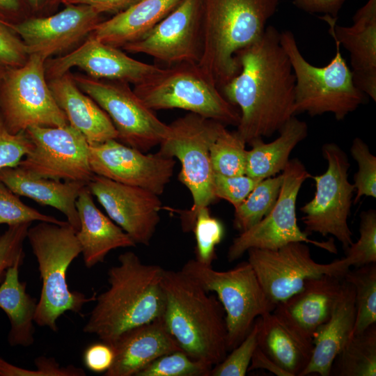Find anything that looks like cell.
<instances>
[{"label":"cell","mask_w":376,"mask_h":376,"mask_svg":"<svg viewBox=\"0 0 376 376\" xmlns=\"http://www.w3.org/2000/svg\"><path fill=\"white\" fill-rule=\"evenodd\" d=\"M308 125L295 116L291 117L279 130V136L269 143L256 139L249 143L245 174L263 180L283 171L290 155L297 145L308 136Z\"/></svg>","instance_id":"f546056e"},{"label":"cell","mask_w":376,"mask_h":376,"mask_svg":"<svg viewBox=\"0 0 376 376\" xmlns=\"http://www.w3.org/2000/svg\"><path fill=\"white\" fill-rule=\"evenodd\" d=\"M345 0H294L300 9L310 13H324L334 18L338 14Z\"/></svg>","instance_id":"f907efd6"},{"label":"cell","mask_w":376,"mask_h":376,"mask_svg":"<svg viewBox=\"0 0 376 376\" xmlns=\"http://www.w3.org/2000/svg\"><path fill=\"white\" fill-rule=\"evenodd\" d=\"M45 61L40 54H30L24 65L8 68L0 80V116L12 134L33 126L54 127L69 124L49 87Z\"/></svg>","instance_id":"30bf717a"},{"label":"cell","mask_w":376,"mask_h":376,"mask_svg":"<svg viewBox=\"0 0 376 376\" xmlns=\"http://www.w3.org/2000/svg\"><path fill=\"white\" fill-rule=\"evenodd\" d=\"M162 285V318L180 348L212 366L222 361L228 352L227 327L217 297L182 270L164 269Z\"/></svg>","instance_id":"3957f363"},{"label":"cell","mask_w":376,"mask_h":376,"mask_svg":"<svg viewBox=\"0 0 376 376\" xmlns=\"http://www.w3.org/2000/svg\"><path fill=\"white\" fill-rule=\"evenodd\" d=\"M202 42V0H180L145 36L122 48L150 56L167 67L198 63Z\"/></svg>","instance_id":"2e32d148"},{"label":"cell","mask_w":376,"mask_h":376,"mask_svg":"<svg viewBox=\"0 0 376 376\" xmlns=\"http://www.w3.org/2000/svg\"><path fill=\"white\" fill-rule=\"evenodd\" d=\"M280 35L268 26L258 40L238 51L240 70L220 88L240 111L236 132L246 143L272 136L295 116V78Z\"/></svg>","instance_id":"6da1fadb"},{"label":"cell","mask_w":376,"mask_h":376,"mask_svg":"<svg viewBox=\"0 0 376 376\" xmlns=\"http://www.w3.org/2000/svg\"><path fill=\"white\" fill-rule=\"evenodd\" d=\"M257 369L268 370L277 376H290L287 372L275 363L258 347H257L252 356L248 371Z\"/></svg>","instance_id":"816d5d0a"},{"label":"cell","mask_w":376,"mask_h":376,"mask_svg":"<svg viewBox=\"0 0 376 376\" xmlns=\"http://www.w3.org/2000/svg\"><path fill=\"white\" fill-rule=\"evenodd\" d=\"M212 367L180 350L155 359L136 376H210Z\"/></svg>","instance_id":"d590c367"},{"label":"cell","mask_w":376,"mask_h":376,"mask_svg":"<svg viewBox=\"0 0 376 376\" xmlns=\"http://www.w3.org/2000/svg\"><path fill=\"white\" fill-rule=\"evenodd\" d=\"M338 376L376 375V325L351 336L334 361L331 373Z\"/></svg>","instance_id":"1f68e13d"},{"label":"cell","mask_w":376,"mask_h":376,"mask_svg":"<svg viewBox=\"0 0 376 376\" xmlns=\"http://www.w3.org/2000/svg\"><path fill=\"white\" fill-rule=\"evenodd\" d=\"M26 239L38 262L42 281L34 321L56 331L61 315L67 311L81 314L84 305L96 298L95 293L88 297L71 291L68 285L67 270L81 253L77 230L68 221L62 225L39 221L29 228Z\"/></svg>","instance_id":"5b68a950"},{"label":"cell","mask_w":376,"mask_h":376,"mask_svg":"<svg viewBox=\"0 0 376 376\" xmlns=\"http://www.w3.org/2000/svg\"><path fill=\"white\" fill-rule=\"evenodd\" d=\"M180 0H141L127 9L102 20L89 34L116 47L138 40L169 14Z\"/></svg>","instance_id":"83f0119b"},{"label":"cell","mask_w":376,"mask_h":376,"mask_svg":"<svg viewBox=\"0 0 376 376\" xmlns=\"http://www.w3.org/2000/svg\"><path fill=\"white\" fill-rule=\"evenodd\" d=\"M224 124L189 112L169 125L158 152L175 157L181 164L179 180L189 190L193 204L188 211H181L182 228L192 230L198 212L214 203L216 197L210 146Z\"/></svg>","instance_id":"ba28073f"},{"label":"cell","mask_w":376,"mask_h":376,"mask_svg":"<svg viewBox=\"0 0 376 376\" xmlns=\"http://www.w3.org/2000/svg\"><path fill=\"white\" fill-rule=\"evenodd\" d=\"M45 221L62 225L67 222L42 214L24 204L0 180V224L8 226L33 221Z\"/></svg>","instance_id":"74e56055"},{"label":"cell","mask_w":376,"mask_h":376,"mask_svg":"<svg viewBox=\"0 0 376 376\" xmlns=\"http://www.w3.org/2000/svg\"><path fill=\"white\" fill-rule=\"evenodd\" d=\"M29 54L19 36L8 26L0 22V62L8 68L24 65Z\"/></svg>","instance_id":"bcb514c9"},{"label":"cell","mask_w":376,"mask_h":376,"mask_svg":"<svg viewBox=\"0 0 376 376\" xmlns=\"http://www.w3.org/2000/svg\"><path fill=\"white\" fill-rule=\"evenodd\" d=\"M246 142L236 131L223 125L210 146V157L214 173L234 176L246 172Z\"/></svg>","instance_id":"e575fe53"},{"label":"cell","mask_w":376,"mask_h":376,"mask_svg":"<svg viewBox=\"0 0 376 376\" xmlns=\"http://www.w3.org/2000/svg\"><path fill=\"white\" fill-rule=\"evenodd\" d=\"M31 16L26 0H0V22L15 24Z\"/></svg>","instance_id":"c3c4849f"},{"label":"cell","mask_w":376,"mask_h":376,"mask_svg":"<svg viewBox=\"0 0 376 376\" xmlns=\"http://www.w3.org/2000/svg\"><path fill=\"white\" fill-rule=\"evenodd\" d=\"M32 16H42L56 7L61 0H26Z\"/></svg>","instance_id":"f5cc1de1"},{"label":"cell","mask_w":376,"mask_h":376,"mask_svg":"<svg viewBox=\"0 0 376 376\" xmlns=\"http://www.w3.org/2000/svg\"><path fill=\"white\" fill-rule=\"evenodd\" d=\"M0 180L16 195L28 197L40 205L58 210L77 231L79 229L76 202L87 184L33 175L18 166L0 169Z\"/></svg>","instance_id":"4316f807"},{"label":"cell","mask_w":376,"mask_h":376,"mask_svg":"<svg viewBox=\"0 0 376 376\" xmlns=\"http://www.w3.org/2000/svg\"><path fill=\"white\" fill-rule=\"evenodd\" d=\"M261 180L246 174L226 176L214 173V192L218 199L229 202L235 208L246 199Z\"/></svg>","instance_id":"ee69618b"},{"label":"cell","mask_w":376,"mask_h":376,"mask_svg":"<svg viewBox=\"0 0 376 376\" xmlns=\"http://www.w3.org/2000/svg\"><path fill=\"white\" fill-rule=\"evenodd\" d=\"M23 260L10 267L0 283V308L10 323L8 343L12 347H29L34 343L33 323L38 301L26 292V283L19 279Z\"/></svg>","instance_id":"4dcf8cb0"},{"label":"cell","mask_w":376,"mask_h":376,"mask_svg":"<svg viewBox=\"0 0 376 376\" xmlns=\"http://www.w3.org/2000/svg\"><path fill=\"white\" fill-rule=\"evenodd\" d=\"M25 132L33 147L17 166L38 177L88 184L95 175L89 163V144L69 124L62 127L33 126Z\"/></svg>","instance_id":"9a60e30c"},{"label":"cell","mask_w":376,"mask_h":376,"mask_svg":"<svg viewBox=\"0 0 376 376\" xmlns=\"http://www.w3.org/2000/svg\"><path fill=\"white\" fill-rule=\"evenodd\" d=\"M322 153L327 168L324 173L311 177L315 191L313 198L300 208L304 231L308 235H331L346 250L354 242L347 223L355 191L348 180L350 164L347 154L335 143H324Z\"/></svg>","instance_id":"7c38bea8"},{"label":"cell","mask_w":376,"mask_h":376,"mask_svg":"<svg viewBox=\"0 0 376 376\" xmlns=\"http://www.w3.org/2000/svg\"><path fill=\"white\" fill-rule=\"evenodd\" d=\"M355 318L354 289L343 278L340 295L329 318L313 334L311 357L300 376L331 375L334 360L352 335Z\"/></svg>","instance_id":"cb8c5ba5"},{"label":"cell","mask_w":376,"mask_h":376,"mask_svg":"<svg viewBox=\"0 0 376 376\" xmlns=\"http://www.w3.org/2000/svg\"><path fill=\"white\" fill-rule=\"evenodd\" d=\"M71 76L79 89L107 113L120 143L148 152L159 146L167 134L169 125L142 102L130 84L80 74Z\"/></svg>","instance_id":"4fadbf2b"},{"label":"cell","mask_w":376,"mask_h":376,"mask_svg":"<svg viewBox=\"0 0 376 376\" xmlns=\"http://www.w3.org/2000/svg\"><path fill=\"white\" fill-rule=\"evenodd\" d=\"M31 223L8 226L0 235V283L6 271L18 260L24 258V242Z\"/></svg>","instance_id":"7bdbcfd3"},{"label":"cell","mask_w":376,"mask_h":376,"mask_svg":"<svg viewBox=\"0 0 376 376\" xmlns=\"http://www.w3.org/2000/svg\"><path fill=\"white\" fill-rule=\"evenodd\" d=\"M343 278L354 289L356 318L354 335L365 331L376 322V263L349 269Z\"/></svg>","instance_id":"836d02e7"},{"label":"cell","mask_w":376,"mask_h":376,"mask_svg":"<svg viewBox=\"0 0 376 376\" xmlns=\"http://www.w3.org/2000/svg\"><path fill=\"white\" fill-rule=\"evenodd\" d=\"M118 260L108 270V289L96 297L83 328L109 344L125 331L162 317L164 308V269L143 263L132 251L120 254Z\"/></svg>","instance_id":"7a4b0ae2"},{"label":"cell","mask_w":376,"mask_h":376,"mask_svg":"<svg viewBox=\"0 0 376 376\" xmlns=\"http://www.w3.org/2000/svg\"><path fill=\"white\" fill-rule=\"evenodd\" d=\"M89 163L95 175L148 189L159 196L169 183L174 157L158 151L146 154L116 139L89 145Z\"/></svg>","instance_id":"e0dca14e"},{"label":"cell","mask_w":376,"mask_h":376,"mask_svg":"<svg viewBox=\"0 0 376 376\" xmlns=\"http://www.w3.org/2000/svg\"><path fill=\"white\" fill-rule=\"evenodd\" d=\"M257 321L258 347L290 376H300L310 361L313 343L295 334L273 312Z\"/></svg>","instance_id":"f1b7e54d"},{"label":"cell","mask_w":376,"mask_h":376,"mask_svg":"<svg viewBox=\"0 0 376 376\" xmlns=\"http://www.w3.org/2000/svg\"><path fill=\"white\" fill-rule=\"evenodd\" d=\"M182 270L207 292H214L222 305L227 327L228 352L240 344L256 320L274 311L273 303L262 288L248 261L227 271H217L196 259L187 261Z\"/></svg>","instance_id":"9c48e42d"},{"label":"cell","mask_w":376,"mask_h":376,"mask_svg":"<svg viewBox=\"0 0 376 376\" xmlns=\"http://www.w3.org/2000/svg\"><path fill=\"white\" fill-rule=\"evenodd\" d=\"M280 40L295 78V115L305 112L315 116L330 113L337 120H343L365 102L366 95L354 84L337 40L334 39L335 56L323 67L313 65L306 60L292 31H281Z\"/></svg>","instance_id":"8992f818"},{"label":"cell","mask_w":376,"mask_h":376,"mask_svg":"<svg viewBox=\"0 0 376 376\" xmlns=\"http://www.w3.org/2000/svg\"><path fill=\"white\" fill-rule=\"evenodd\" d=\"M258 323L256 320L251 331L222 361L214 366L210 376H244L258 347Z\"/></svg>","instance_id":"60d3db41"},{"label":"cell","mask_w":376,"mask_h":376,"mask_svg":"<svg viewBox=\"0 0 376 376\" xmlns=\"http://www.w3.org/2000/svg\"><path fill=\"white\" fill-rule=\"evenodd\" d=\"M141 0H61L64 5L85 4L93 7L99 13L117 14Z\"/></svg>","instance_id":"681fc988"},{"label":"cell","mask_w":376,"mask_h":376,"mask_svg":"<svg viewBox=\"0 0 376 376\" xmlns=\"http://www.w3.org/2000/svg\"><path fill=\"white\" fill-rule=\"evenodd\" d=\"M283 181V174L261 180L246 199L235 207L233 226L242 233L247 230L272 209L278 198Z\"/></svg>","instance_id":"d6a6232c"},{"label":"cell","mask_w":376,"mask_h":376,"mask_svg":"<svg viewBox=\"0 0 376 376\" xmlns=\"http://www.w3.org/2000/svg\"><path fill=\"white\" fill-rule=\"evenodd\" d=\"M47 82L69 125L79 130L89 145L117 140L118 132L107 113L79 89L70 72Z\"/></svg>","instance_id":"d4e9b609"},{"label":"cell","mask_w":376,"mask_h":376,"mask_svg":"<svg viewBox=\"0 0 376 376\" xmlns=\"http://www.w3.org/2000/svg\"><path fill=\"white\" fill-rule=\"evenodd\" d=\"M109 217L135 242L148 246L160 221L162 203L155 193L94 175L87 184Z\"/></svg>","instance_id":"ac0fdd59"},{"label":"cell","mask_w":376,"mask_h":376,"mask_svg":"<svg viewBox=\"0 0 376 376\" xmlns=\"http://www.w3.org/2000/svg\"><path fill=\"white\" fill-rule=\"evenodd\" d=\"M279 0H202V52L198 63L221 88L240 70L236 53L258 40Z\"/></svg>","instance_id":"277c9868"},{"label":"cell","mask_w":376,"mask_h":376,"mask_svg":"<svg viewBox=\"0 0 376 376\" xmlns=\"http://www.w3.org/2000/svg\"><path fill=\"white\" fill-rule=\"evenodd\" d=\"M8 67L6 66L4 64L0 62V80L3 77L6 70Z\"/></svg>","instance_id":"db71d44e"},{"label":"cell","mask_w":376,"mask_h":376,"mask_svg":"<svg viewBox=\"0 0 376 376\" xmlns=\"http://www.w3.org/2000/svg\"><path fill=\"white\" fill-rule=\"evenodd\" d=\"M192 230L196 238V260L210 266L217 258L216 246L221 242L224 228L222 223L210 214L208 207L196 214Z\"/></svg>","instance_id":"8d00e7d4"},{"label":"cell","mask_w":376,"mask_h":376,"mask_svg":"<svg viewBox=\"0 0 376 376\" xmlns=\"http://www.w3.org/2000/svg\"><path fill=\"white\" fill-rule=\"evenodd\" d=\"M359 238L346 250L350 266L358 267L376 263V212L363 211L360 215Z\"/></svg>","instance_id":"ab89813d"},{"label":"cell","mask_w":376,"mask_h":376,"mask_svg":"<svg viewBox=\"0 0 376 376\" xmlns=\"http://www.w3.org/2000/svg\"><path fill=\"white\" fill-rule=\"evenodd\" d=\"M282 174L280 191L272 209L258 224L233 239L227 252L228 262L241 258L251 248L274 250L295 242L338 253L332 237L327 241L311 240L297 224V196L304 182L311 177L304 164L297 158L290 159Z\"/></svg>","instance_id":"8fae6325"},{"label":"cell","mask_w":376,"mask_h":376,"mask_svg":"<svg viewBox=\"0 0 376 376\" xmlns=\"http://www.w3.org/2000/svg\"><path fill=\"white\" fill-rule=\"evenodd\" d=\"M133 91L153 111L180 109L237 126L239 109L228 102L220 88L198 63H181L161 68Z\"/></svg>","instance_id":"52a82bcc"},{"label":"cell","mask_w":376,"mask_h":376,"mask_svg":"<svg viewBox=\"0 0 376 376\" xmlns=\"http://www.w3.org/2000/svg\"><path fill=\"white\" fill-rule=\"evenodd\" d=\"M350 152L357 162L358 171L354 176V186L357 191L353 199L356 204L362 196L376 198V157L363 139L355 137Z\"/></svg>","instance_id":"f35d334b"},{"label":"cell","mask_w":376,"mask_h":376,"mask_svg":"<svg viewBox=\"0 0 376 376\" xmlns=\"http://www.w3.org/2000/svg\"><path fill=\"white\" fill-rule=\"evenodd\" d=\"M37 370L15 366L0 357V376H85L83 368L72 365L61 366L54 357L40 356L35 359Z\"/></svg>","instance_id":"b9f144b4"},{"label":"cell","mask_w":376,"mask_h":376,"mask_svg":"<svg viewBox=\"0 0 376 376\" xmlns=\"http://www.w3.org/2000/svg\"><path fill=\"white\" fill-rule=\"evenodd\" d=\"M247 261L269 299L276 304L299 291L308 279L324 275L343 277L351 267L347 260L319 263L305 242L288 243L279 249L247 250Z\"/></svg>","instance_id":"5bb4252c"},{"label":"cell","mask_w":376,"mask_h":376,"mask_svg":"<svg viewBox=\"0 0 376 376\" xmlns=\"http://www.w3.org/2000/svg\"><path fill=\"white\" fill-rule=\"evenodd\" d=\"M343 277L324 275L276 304L272 311L291 331L313 343L315 331L329 318L340 295Z\"/></svg>","instance_id":"44dd1931"},{"label":"cell","mask_w":376,"mask_h":376,"mask_svg":"<svg viewBox=\"0 0 376 376\" xmlns=\"http://www.w3.org/2000/svg\"><path fill=\"white\" fill-rule=\"evenodd\" d=\"M329 26V33L350 53L356 86L376 101V0H368L353 17L350 26L336 24L337 18L320 17Z\"/></svg>","instance_id":"7402d4cb"},{"label":"cell","mask_w":376,"mask_h":376,"mask_svg":"<svg viewBox=\"0 0 376 376\" xmlns=\"http://www.w3.org/2000/svg\"><path fill=\"white\" fill-rule=\"evenodd\" d=\"M110 345L114 358L104 376H136L159 357L181 350L162 317L125 331Z\"/></svg>","instance_id":"603a6c76"},{"label":"cell","mask_w":376,"mask_h":376,"mask_svg":"<svg viewBox=\"0 0 376 376\" xmlns=\"http://www.w3.org/2000/svg\"><path fill=\"white\" fill-rule=\"evenodd\" d=\"M113 358L112 346L104 342L91 345L84 353L86 367L97 373H104L107 371L112 365Z\"/></svg>","instance_id":"7dc6e473"},{"label":"cell","mask_w":376,"mask_h":376,"mask_svg":"<svg viewBox=\"0 0 376 376\" xmlns=\"http://www.w3.org/2000/svg\"><path fill=\"white\" fill-rule=\"evenodd\" d=\"M32 147L25 131L16 134L9 132L0 116V169L17 166Z\"/></svg>","instance_id":"f6af8a7d"},{"label":"cell","mask_w":376,"mask_h":376,"mask_svg":"<svg viewBox=\"0 0 376 376\" xmlns=\"http://www.w3.org/2000/svg\"><path fill=\"white\" fill-rule=\"evenodd\" d=\"M102 20V14L91 6L68 4L56 14L31 16L7 26L19 36L29 55L47 59L88 36Z\"/></svg>","instance_id":"d6986e66"},{"label":"cell","mask_w":376,"mask_h":376,"mask_svg":"<svg viewBox=\"0 0 376 376\" xmlns=\"http://www.w3.org/2000/svg\"><path fill=\"white\" fill-rule=\"evenodd\" d=\"M76 206L80 221L77 237L87 268L104 262L113 249L136 246L120 226L97 207L87 185L81 191Z\"/></svg>","instance_id":"484cf974"},{"label":"cell","mask_w":376,"mask_h":376,"mask_svg":"<svg viewBox=\"0 0 376 376\" xmlns=\"http://www.w3.org/2000/svg\"><path fill=\"white\" fill-rule=\"evenodd\" d=\"M77 67L87 76L133 84H142L155 75L162 68L134 59L116 47L88 36L86 41L71 52L45 62L47 80L61 77Z\"/></svg>","instance_id":"ffe728a7"}]
</instances>
